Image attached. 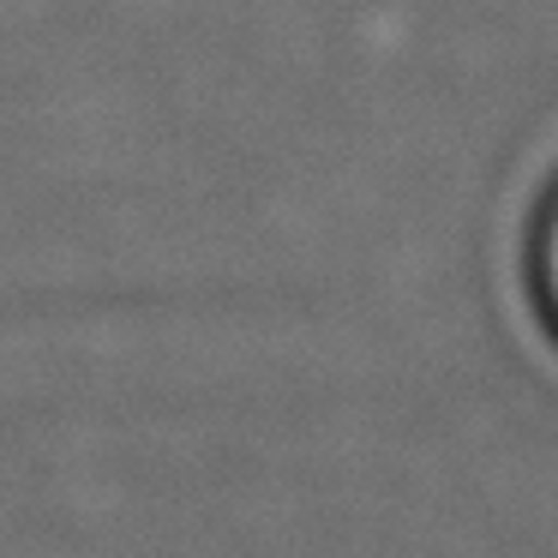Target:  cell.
Returning a JSON list of instances; mask_svg holds the SVG:
<instances>
[{
  "mask_svg": "<svg viewBox=\"0 0 558 558\" xmlns=\"http://www.w3.org/2000/svg\"><path fill=\"white\" fill-rule=\"evenodd\" d=\"M529 294H534V306H541L546 330L558 337V174L541 193L534 222H529Z\"/></svg>",
  "mask_w": 558,
  "mask_h": 558,
  "instance_id": "1",
  "label": "cell"
}]
</instances>
